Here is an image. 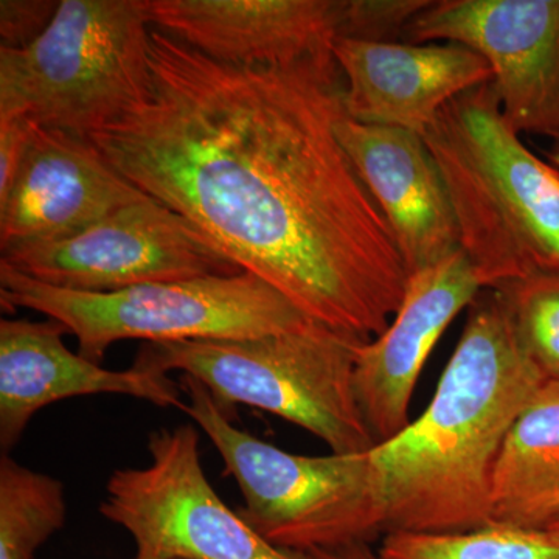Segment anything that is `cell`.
Instances as JSON below:
<instances>
[{"instance_id":"cell-13","label":"cell","mask_w":559,"mask_h":559,"mask_svg":"<svg viewBox=\"0 0 559 559\" xmlns=\"http://www.w3.org/2000/svg\"><path fill=\"white\" fill-rule=\"evenodd\" d=\"M151 27L231 66L334 58L344 0H142Z\"/></svg>"},{"instance_id":"cell-19","label":"cell","mask_w":559,"mask_h":559,"mask_svg":"<svg viewBox=\"0 0 559 559\" xmlns=\"http://www.w3.org/2000/svg\"><path fill=\"white\" fill-rule=\"evenodd\" d=\"M381 559H559V538L546 530L489 524L462 532H390Z\"/></svg>"},{"instance_id":"cell-14","label":"cell","mask_w":559,"mask_h":559,"mask_svg":"<svg viewBox=\"0 0 559 559\" xmlns=\"http://www.w3.org/2000/svg\"><path fill=\"white\" fill-rule=\"evenodd\" d=\"M68 329L55 320H0V447L13 450L33 417L58 401L124 395L186 412L182 385L164 371L134 366L109 370L70 352Z\"/></svg>"},{"instance_id":"cell-16","label":"cell","mask_w":559,"mask_h":559,"mask_svg":"<svg viewBox=\"0 0 559 559\" xmlns=\"http://www.w3.org/2000/svg\"><path fill=\"white\" fill-rule=\"evenodd\" d=\"M336 132L388 221L409 277L459 252L447 183L421 135L342 114Z\"/></svg>"},{"instance_id":"cell-17","label":"cell","mask_w":559,"mask_h":559,"mask_svg":"<svg viewBox=\"0 0 559 559\" xmlns=\"http://www.w3.org/2000/svg\"><path fill=\"white\" fill-rule=\"evenodd\" d=\"M559 498V380H547L511 426L492 477V524L524 527Z\"/></svg>"},{"instance_id":"cell-12","label":"cell","mask_w":559,"mask_h":559,"mask_svg":"<svg viewBox=\"0 0 559 559\" xmlns=\"http://www.w3.org/2000/svg\"><path fill=\"white\" fill-rule=\"evenodd\" d=\"M462 250L415 272L389 329L362 342L355 390L377 447L411 425V401L426 360L460 312L481 293Z\"/></svg>"},{"instance_id":"cell-9","label":"cell","mask_w":559,"mask_h":559,"mask_svg":"<svg viewBox=\"0 0 559 559\" xmlns=\"http://www.w3.org/2000/svg\"><path fill=\"white\" fill-rule=\"evenodd\" d=\"M0 261L44 285L76 293L242 272L190 221L151 197L68 240L5 250Z\"/></svg>"},{"instance_id":"cell-7","label":"cell","mask_w":559,"mask_h":559,"mask_svg":"<svg viewBox=\"0 0 559 559\" xmlns=\"http://www.w3.org/2000/svg\"><path fill=\"white\" fill-rule=\"evenodd\" d=\"M151 28L142 0H60L35 43L0 47V119L90 138L148 86Z\"/></svg>"},{"instance_id":"cell-6","label":"cell","mask_w":559,"mask_h":559,"mask_svg":"<svg viewBox=\"0 0 559 559\" xmlns=\"http://www.w3.org/2000/svg\"><path fill=\"white\" fill-rule=\"evenodd\" d=\"M186 412L219 452L241 489L238 510L278 549L312 554L373 543L385 533L370 452L299 455L231 425L200 381L182 377Z\"/></svg>"},{"instance_id":"cell-11","label":"cell","mask_w":559,"mask_h":559,"mask_svg":"<svg viewBox=\"0 0 559 559\" xmlns=\"http://www.w3.org/2000/svg\"><path fill=\"white\" fill-rule=\"evenodd\" d=\"M146 197L90 138L36 124L16 178L0 200V250L68 240Z\"/></svg>"},{"instance_id":"cell-21","label":"cell","mask_w":559,"mask_h":559,"mask_svg":"<svg viewBox=\"0 0 559 559\" xmlns=\"http://www.w3.org/2000/svg\"><path fill=\"white\" fill-rule=\"evenodd\" d=\"M429 0H344L340 39L393 43Z\"/></svg>"},{"instance_id":"cell-24","label":"cell","mask_w":559,"mask_h":559,"mask_svg":"<svg viewBox=\"0 0 559 559\" xmlns=\"http://www.w3.org/2000/svg\"><path fill=\"white\" fill-rule=\"evenodd\" d=\"M311 559H381L380 554L369 543L352 544L340 549L318 550L308 554Z\"/></svg>"},{"instance_id":"cell-1","label":"cell","mask_w":559,"mask_h":559,"mask_svg":"<svg viewBox=\"0 0 559 559\" xmlns=\"http://www.w3.org/2000/svg\"><path fill=\"white\" fill-rule=\"evenodd\" d=\"M150 83L90 135L143 193L308 319L373 340L409 272L336 132V58L231 66L151 28Z\"/></svg>"},{"instance_id":"cell-2","label":"cell","mask_w":559,"mask_h":559,"mask_svg":"<svg viewBox=\"0 0 559 559\" xmlns=\"http://www.w3.org/2000/svg\"><path fill=\"white\" fill-rule=\"evenodd\" d=\"M469 308L429 406L370 452L385 533L492 524V477L503 441L547 381L522 344L503 293L484 289Z\"/></svg>"},{"instance_id":"cell-10","label":"cell","mask_w":559,"mask_h":559,"mask_svg":"<svg viewBox=\"0 0 559 559\" xmlns=\"http://www.w3.org/2000/svg\"><path fill=\"white\" fill-rule=\"evenodd\" d=\"M406 43H455L488 62L500 108L518 132L559 134V0H440Z\"/></svg>"},{"instance_id":"cell-26","label":"cell","mask_w":559,"mask_h":559,"mask_svg":"<svg viewBox=\"0 0 559 559\" xmlns=\"http://www.w3.org/2000/svg\"><path fill=\"white\" fill-rule=\"evenodd\" d=\"M549 160L551 164L559 167V134L551 138V148L549 153Z\"/></svg>"},{"instance_id":"cell-18","label":"cell","mask_w":559,"mask_h":559,"mask_svg":"<svg viewBox=\"0 0 559 559\" xmlns=\"http://www.w3.org/2000/svg\"><path fill=\"white\" fill-rule=\"evenodd\" d=\"M68 516L60 480L0 459V559H33Z\"/></svg>"},{"instance_id":"cell-3","label":"cell","mask_w":559,"mask_h":559,"mask_svg":"<svg viewBox=\"0 0 559 559\" xmlns=\"http://www.w3.org/2000/svg\"><path fill=\"white\" fill-rule=\"evenodd\" d=\"M421 138L481 289L559 274V167L524 145L491 81L448 103Z\"/></svg>"},{"instance_id":"cell-15","label":"cell","mask_w":559,"mask_h":559,"mask_svg":"<svg viewBox=\"0 0 559 559\" xmlns=\"http://www.w3.org/2000/svg\"><path fill=\"white\" fill-rule=\"evenodd\" d=\"M333 53L345 80L344 109L349 119L419 135L448 103L492 81L488 62L455 43L341 38Z\"/></svg>"},{"instance_id":"cell-20","label":"cell","mask_w":559,"mask_h":559,"mask_svg":"<svg viewBox=\"0 0 559 559\" xmlns=\"http://www.w3.org/2000/svg\"><path fill=\"white\" fill-rule=\"evenodd\" d=\"M509 300L514 325L546 380H559V274H539L496 289Z\"/></svg>"},{"instance_id":"cell-4","label":"cell","mask_w":559,"mask_h":559,"mask_svg":"<svg viewBox=\"0 0 559 559\" xmlns=\"http://www.w3.org/2000/svg\"><path fill=\"white\" fill-rule=\"evenodd\" d=\"M366 341L311 320L249 340L146 344L134 364L182 371L209 390L224 414L237 404L257 407L308 430L334 454H362L377 448L355 390L358 348Z\"/></svg>"},{"instance_id":"cell-5","label":"cell","mask_w":559,"mask_h":559,"mask_svg":"<svg viewBox=\"0 0 559 559\" xmlns=\"http://www.w3.org/2000/svg\"><path fill=\"white\" fill-rule=\"evenodd\" d=\"M0 305L60 322L79 353L100 364L110 345L249 340L311 322L283 294L250 272L148 283L114 293H76L36 282L0 261Z\"/></svg>"},{"instance_id":"cell-23","label":"cell","mask_w":559,"mask_h":559,"mask_svg":"<svg viewBox=\"0 0 559 559\" xmlns=\"http://www.w3.org/2000/svg\"><path fill=\"white\" fill-rule=\"evenodd\" d=\"M36 123L27 117L14 116L0 119V200L9 193L16 178Z\"/></svg>"},{"instance_id":"cell-22","label":"cell","mask_w":559,"mask_h":559,"mask_svg":"<svg viewBox=\"0 0 559 559\" xmlns=\"http://www.w3.org/2000/svg\"><path fill=\"white\" fill-rule=\"evenodd\" d=\"M60 2L55 0H2L0 2V47L24 49L49 28Z\"/></svg>"},{"instance_id":"cell-8","label":"cell","mask_w":559,"mask_h":559,"mask_svg":"<svg viewBox=\"0 0 559 559\" xmlns=\"http://www.w3.org/2000/svg\"><path fill=\"white\" fill-rule=\"evenodd\" d=\"M145 468L116 469L100 503L130 533L134 559H311L261 538L213 489L190 425L151 433Z\"/></svg>"},{"instance_id":"cell-25","label":"cell","mask_w":559,"mask_h":559,"mask_svg":"<svg viewBox=\"0 0 559 559\" xmlns=\"http://www.w3.org/2000/svg\"><path fill=\"white\" fill-rule=\"evenodd\" d=\"M524 527L546 530L559 538V498L536 511Z\"/></svg>"}]
</instances>
